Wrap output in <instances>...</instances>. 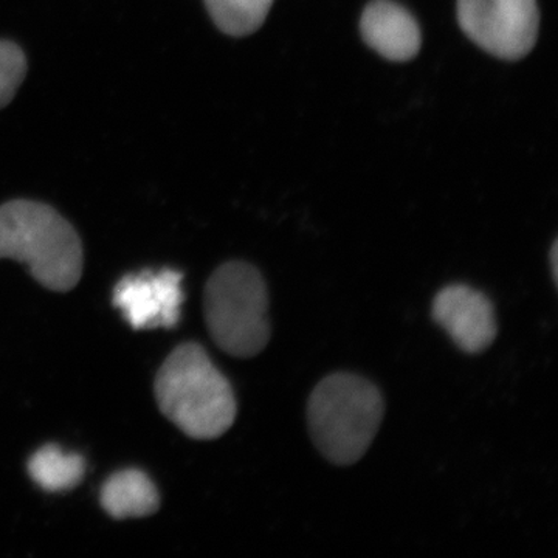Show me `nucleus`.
Segmentation results:
<instances>
[{"label":"nucleus","instance_id":"obj_2","mask_svg":"<svg viewBox=\"0 0 558 558\" xmlns=\"http://www.w3.org/2000/svg\"><path fill=\"white\" fill-rule=\"evenodd\" d=\"M25 264L44 288L69 292L83 275L78 233L57 209L32 201L0 205V259Z\"/></svg>","mask_w":558,"mask_h":558},{"label":"nucleus","instance_id":"obj_12","mask_svg":"<svg viewBox=\"0 0 558 558\" xmlns=\"http://www.w3.org/2000/svg\"><path fill=\"white\" fill-rule=\"evenodd\" d=\"M27 75V58L17 44L0 40V109L9 106Z\"/></svg>","mask_w":558,"mask_h":558},{"label":"nucleus","instance_id":"obj_13","mask_svg":"<svg viewBox=\"0 0 558 558\" xmlns=\"http://www.w3.org/2000/svg\"><path fill=\"white\" fill-rule=\"evenodd\" d=\"M557 253H558L557 242H554L553 248H550V266H553V279H554V282H556V284H557V275H558Z\"/></svg>","mask_w":558,"mask_h":558},{"label":"nucleus","instance_id":"obj_7","mask_svg":"<svg viewBox=\"0 0 558 558\" xmlns=\"http://www.w3.org/2000/svg\"><path fill=\"white\" fill-rule=\"evenodd\" d=\"M433 319L465 354H481L497 339L494 304L480 290L451 284L433 300Z\"/></svg>","mask_w":558,"mask_h":558},{"label":"nucleus","instance_id":"obj_3","mask_svg":"<svg viewBox=\"0 0 558 558\" xmlns=\"http://www.w3.org/2000/svg\"><path fill=\"white\" fill-rule=\"evenodd\" d=\"M384 413L380 389L349 373L330 374L319 381L307 403L312 440L336 465H352L365 457Z\"/></svg>","mask_w":558,"mask_h":558},{"label":"nucleus","instance_id":"obj_4","mask_svg":"<svg viewBox=\"0 0 558 558\" xmlns=\"http://www.w3.org/2000/svg\"><path fill=\"white\" fill-rule=\"evenodd\" d=\"M209 336L238 359L260 354L270 340L269 292L258 269L241 260L220 266L204 295Z\"/></svg>","mask_w":558,"mask_h":558},{"label":"nucleus","instance_id":"obj_9","mask_svg":"<svg viewBox=\"0 0 558 558\" xmlns=\"http://www.w3.org/2000/svg\"><path fill=\"white\" fill-rule=\"evenodd\" d=\"M101 506L112 519H143L159 510L160 497L142 470H121L102 486Z\"/></svg>","mask_w":558,"mask_h":558},{"label":"nucleus","instance_id":"obj_1","mask_svg":"<svg viewBox=\"0 0 558 558\" xmlns=\"http://www.w3.org/2000/svg\"><path fill=\"white\" fill-rule=\"evenodd\" d=\"M156 399L161 413L193 439L226 435L238 414L230 381L197 343L180 344L157 374Z\"/></svg>","mask_w":558,"mask_h":558},{"label":"nucleus","instance_id":"obj_8","mask_svg":"<svg viewBox=\"0 0 558 558\" xmlns=\"http://www.w3.org/2000/svg\"><path fill=\"white\" fill-rule=\"evenodd\" d=\"M360 33L366 46L385 60L405 62L421 50L422 35L409 10L392 0H373L363 10Z\"/></svg>","mask_w":558,"mask_h":558},{"label":"nucleus","instance_id":"obj_6","mask_svg":"<svg viewBox=\"0 0 558 558\" xmlns=\"http://www.w3.org/2000/svg\"><path fill=\"white\" fill-rule=\"evenodd\" d=\"M183 275L178 270H145L121 278L113 289V306L132 329H171L182 315Z\"/></svg>","mask_w":558,"mask_h":558},{"label":"nucleus","instance_id":"obj_11","mask_svg":"<svg viewBox=\"0 0 558 558\" xmlns=\"http://www.w3.org/2000/svg\"><path fill=\"white\" fill-rule=\"evenodd\" d=\"M216 27L233 38L252 35L263 27L275 0H204Z\"/></svg>","mask_w":558,"mask_h":558},{"label":"nucleus","instance_id":"obj_5","mask_svg":"<svg viewBox=\"0 0 558 558\" xmlns=\"http://www.w3.org/2000/svg\"><path fill=\"white\" fill-rule=\"evenodd\" d=\"M461 31L499 60L526 57L537 43V0H458Z\"/></svg>","mask_w":558,"mask_h":558},{"label":"nucleus","instance_id":"obj_10","mask_svg":"<svg viewBox=\"0 0 558 558\" xmlns=\"http://www.w3.org/2000/svg\"><path fill=\"white\" fill-rule=\"evenodd\" d=\"M28 473L44 490H70L86 475V461L80 454L65 453L58 446H46L28 461Z\"/></svg>","mask_w":558,"mask_h":558}]
</instances>
